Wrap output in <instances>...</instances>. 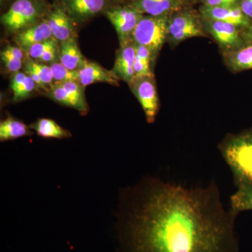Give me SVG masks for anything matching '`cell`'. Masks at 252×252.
Here are the masks:
<instances>
[{
  "instance_id": "6da1fadb",
  "label": "cell",
  "mask_w": 252,
  "mask_h": 252,
  "mask_svg": "<svg viewBox=\"0 0 252 252\" xmlns=\"http://www.w3.org/2000/svg\"><path fill=\"white\" fill-rule=\"evenodd\" d=\"M120 213L121 252H239L238 215L216 184L189 188L147 177L126 190Z\"/></svg>"
},
{
  "instance_id": "7a4b0ae2",
  "label": "cell",
  "mask_w": 252,
  "mask_h": 252,
  "mask_svg": "<svg viewBox=\"0 0 252 252\" xmlns=\"http://www.w3.org/2000/svg\"><path fill=\"white\" fill-rule=\"evenodd\" d=\"M219 149L233 175L235 185L252 183V127L230 134L219 144Z\"/></svg>"
},
{
  "instance_id": "3957f363",
  "label": "cell",
  "mask_w": 252,
  "mask_h": 252,
  "mask_svg": "<svg viewBox=\"0 0 252 252\" xmlns=\"http://www.w3.org/2000/svg\"><path fill=\"white\" fill-rule=\"evenodd\" d=\"M50 6L44 0H15L1 15V23L9 33H16L41 22Z\"/></svg>"
},
{
  "instance_id": "277c9868",
  "label": "cell",
  "mask_w": 252,
  "mask_h": 252,
  "mask_svg": "<svg viewBox=\"0 0 252 252\" xmlns=\"http://www.w3.org/2000/svg\"><path fill=\"white\" fill-rule=\"evenodd\" d=\"M169 16L144 15L132 33V41L147 48L155 60L166 42Z\"/></svg>"
},
{
  "instance_id": "5b68a950",
  "label": "cell",
  "mask_w": 252,
  "mask_h": 252,
  "mask_svg": "<svg viewBox=\"0 0 252 252\" xmlns=\"http://www.w3.org/2000/svg\"><path fill=\"white\" fill-rule=\"evenodd\" d=\"M206 35L203 19L193 10L185 6L169 16L166 42L171 47L190 38Z\"/></svg>"
},
{
  "instance_id": "8992f818",
  "label": "cell",
  "mask_w": 252,
  "mask_h": 252,
  "mask_svg": "<svg viewBox=\"0 0 252 252\" xmlns=\"http://www.w3.org/2000/svg\"><path fill=\"white\" fill-rule=\"evenodd\" d=\"M202 19L205 33L210 34L216 41L221 50L222 54L230 52L245 45L241 28L231 23L204 18Z\"/></svg>"
},
{
  "instance_id": "52a82bcc",
  "label": "cell",
  "mask_w": 252,
  "mask_h": 252,
  "mask_svg": "<svg viewBox=\"0 0 252 252\" xmlns=\"http://www.w3.org/2000/svg\"><path fill=\"white\" fill-rule=\"evenodd\" d=\"M105 15L117 31L120 45L132 40V33L144 16L130 4L107 8Z\"/></svg>"
},
{
  "instance_id": "ba28073f",
  "label": "cell",
  "mask_w": 252,
  "mask_h": 252,
  "mask_svg": "<svg viewBox=\"0 0 252 252\" xmlns=\"http://www.w3.org/2000/svg\"><path fill=\"white\" fill-rule=\"evenodd\" d=\"M129 86L142 106L147 122L153 124L160 108L154 77L134 78Z\"/></svg>"
},
{
  "instance_id": "9c48e42d",
  "label": "cell",
  "mask_w": 252,
  "mask_h": 252,
  "mask_svg": "<svg viewBox=\"0 0 252 252\" xmlns=\"http://www.w3.org/2000/svg\"><path fill=\"white\" fill-rule=\"evenodd\" d=\"M55 39L60 43L76 38L75 21L60 4L50 6L44 17Z\"/></svg>"
},
{
  "instance_id": "30bf717a",
  "label": "cell",
  "mask_w": 252,
  "mask_h": 252,
  "mask_svg": "<svg viewBox=\"0 0 252 252\" xmlns=\"http://www.w3.org/2000/svg\"><path fill=\"white\" fill-rule=\"evenodd\" d=\"M76 22L89 21L107 9V0H59Z\"/></svg>"
},
{
  "instance_id": "8fae6325",
  "label": "cell",
  "mask_w": 252,
  "mask_h": 252,
  "mask_svg": "<svg viewBox=\"0 0 252 252\" xmlns=\"http://www.w3.org/2000/svg\"><path fill=\"white\" fill-rule=\"evenodd\" d=\"M199 14L204 19L231 23L242 30L250 27L252 24L239 6L211 7L202 5L199 9Z\"/></svg>"
},
{
  "instance_id": "7c38bea8",
  "label": "cell",
  "mask_w": 252,
  "mask_h": 252,
  "mask_svg": "<svg viewBox=\"0 0 252 252\" xmlns=\"http://www.w3.org/2000/svg\"><path fill=\"white\" fill-rule=\"evenodd\" d=\"M135 53L136 44L132 40L120 45L112 70L119 80L125 81L128 85L135 78Z\"/></svg>"
},
{
  "instance_id": "4fadbf2b",
  "label": "cell",
  "mask_w": 252,
  "mask_h": 252,
  "mask_svg": "<svg viewBox=\"0 0 252 252\" xmlns=\"http://www.w3.org/2000/svg\"><path fill=\"white\" fill-rule=\"evenodd\" d=\"M143 15L170 16L185 7L182 0H132L130 4Z\"/></svg>"
},
{
  "instance_id": "5bb4252c",
  "label": "cell",
  "mask_w": 252,
  "mask_h": 252,
  "mask_svg": "<svg viewBox=\"0 0 252 252\" xmlns=\"http://www.w3.org/2000/svg\"><path fill=\"white\" fill-rule=\"evenodd\" d=\"M54 38L45 20L15 34L14 41L22 50L27 51L34 44Z\"/></svg>"
},
{
  "instance_id": "9a60e30c",
  "label": "cell",
  "mask_w": 252,
  "mask_h": 252,
  "mask_svg": "<svg viewBox=\"0 0 252 252\" xmlns=\"http://www.w3.org/2000/svg\"><path fill=\"white\" fill-rule=\"evenodd\" d=\"M78 72L79 82L84 87L99 82L119 86V80L112 71L104 69L96 63L88 61L86 65L82 69H79Z\"/></svg>"
},
{
  "instance_id": "2e32d148",
  "label": "cell",
  "mask_w": 252,
  "mask_h": 252,
  "mask_svg": "<svg viewBox=\"0 0 252 252\" xmlns=\"http://www.w3.org/2000/svg\"><path fill=\"white\" fill-rule=\"evenodd\" d=\"M59 62L73 71H79L88 63L81 54L76 38L60 43Z\"/></svg>"
},
{
  "instance_id": "e0dca14e",
  "label": "cell",
  "mask_w": 252,
  "mask_h": 252,
  "mask_svg": "<svg viewBox=\"0 0 252 252\" xmlns=\"http://www.w3.org/2000/svg\"><path fill=\"white\" fill-rule=\"evenodd\" d=\"M223 61L233 72L252 69V44H245L239 49L223 54Z\"/></svg>"
},
{
  "instance_id": "ac0fdd59",
  "label": "cell",
  "mask_w": 252,
  "mask_h": 252,
  "mask_svg": "<svg viewBox=\"0 0 252 252\" xmlns=\"http://www.w3.org/2000/svg\"><path fill=\"white\" fill-rule=\"evenodd\" d=\"M32 135L29 127L16 118L8 117L0 123V141L14 140Z\"/></svg>"
},
{
  "instance_id": "d6986e66",
  "label": "cell",
  "mask_w": 252,
  "mask_h": 252,
  "mask_svg": "<svg viewBox=\"0 0 252 252\" xmlns=\"http://www.w3.org/2000/svg\"><path fill=\"white\" fill-rule=\"evenodd\" d=\"M31 127L38 135L44 138L65 139L72 136L70 132L63 128L52 119L41 118L33 123Z\"/></svg>"
},
{
  "instance_id": "ffe728a7",
  "label": "cell",
  "mask_w": 252,
  "mask_h": 252,
  "mask_svg": "<svg viewBox=\"0 0 252 252\" xmlns=\"http://www.w3.org/2000/svg\"><path fill=\"white\" fill-rule=\"evenodd\" d=\"M156 60L145 46L136 44L134 72L135 78L154 77L153 66Z\"/></svg>"
},
{
  "instance_id": "44dd1931",
  "label": "cell",
  "mask_w": 252,
  "mask_h": 252,
  "mask_svg": "<svg viewBox=\"0 0 252 252\" xmlns=\"http://www.w3.org/2000/svg\"><path fill=\"white\" fill-rule=\"evenodd\" d=\"M229 208L237 215L252 210V183L237 187L236 191L230 197Z\"/></svg>"
},
{
  "instance_id": "7402d4cb",
  "label": "cell",
  "mask_w": 252,
  "mask_h": 252,
  "mask_svg": "<svg viewBox=\"0 0 252 252\" xmlns=\"http://www.w3.org/2000/svg\"><path fill=\"white\" fill-rule=\"evenodd\" d=\"M63 87L65 89L68 94L72 97L73 101L77 106L78 112L81 114H86L89 111V106L86 100L84 94V86L81 85L79 81H66L60 83Z\"/></svg>"
},
{
  "instance_id": "603a6c76",
  "label": "cell",
  "mask_w": 252,
  "mask_h": 252,
  "mask_svg": "<svg viewBox=\"0 0 252 252\" xmlns=\"http://www.w3.org/2000/svg\"><path fill=\"white\" fill-rule=\"evenodd\" d=\"M52 70L54 84L66 82V81H79L78 71L70 70L63 65L61 63H54L50 64Z\"/></svg>"
},
{
  "instance_id": "cb8c5ba5",
  "label": "cell",
  "mask_w": 252,
  "mask_h": 252,
  "mask_svg": "<svg viewBox=\"0 0 252 252\" xmlns=\"http://www.w3.org/2000/svg\"><path fill=\"white\" fill-rule=\"evenodd\" d=\"M49 97L55 102L65 107L77 109V106L65 89L61 84H54L51 86L49 92Z\"/></svg>"
},
{
  "instance_id": "d4e9b609",
  "label": "cell",
  "mask_w": 252,
  "mask_h": 252,
  "mask_svg": "<svg viewBox=\"0 0 252 252\" xmlns=\"http://www.w3.org/2000/svg\"><path fill=\"white\" fill-rule=\"evenodd\" d=\"M59 41L56 40L55 38H53V39H49V40L34 44V45L30 47L26 52L28 53V56L31 59L35 60V61L36 60L39 61L41 56L44 55L46 51L51 49V48L59 45Z\"/></svg>"
},
{
  "instance_id": "484cf974",
  "label": "cell",
  "mask_w": 252,
  "mask_h": 252,
  "mask_svg": "<svg viewBox=\"0 0 252 252\" xmlns=\"http://www.w3.org/2000/svg\"><path fill=\"white\" fill-rule=\"evenodd\" d=\"M36 84L32 78L27 74L26 81L16 92L14 93L12 100L14 102H19L29 97L30 94L35 89Z\"/></svg>"
},
{
  "instance_id": "4316f807",
  "label": "cell",
  "mask_w": 252,
  "mask_h": 252,
  "mask_svg": "<svg viewBox=\"0 0 252 252\" xmlns=\"http://www.w3.org/2000/svg\"><path fill=\"white\" fill-rule=\"evenodd\" d=\"M34 65L35 66L36 70L39 73L41 82H42L44 89H47L49 86V89L53 85L54 77H53L52 70L50 65H47L46 63L41 62H36L33 61Z\"/></svg>"
},
{
  "instance_id": "83f0119b",
  "label": "cell",
  "mask_w": 252,
  "mask_h": 252,
  "mask_svg": "<svg viewBox=\"0 0 252 252\" xmlns=\"http://www.w3.org/2000/svg\"><path fill=\"white\" fill-rule=\"evenodd\" d=\"M1 60L9 72H18L22 68V61L16 59L6 49L1 51Z\"/></svg>"
},
{
  "instance_id": "f1b7e54d",
  "label": "cell",
  "mask_w": 252,
  "mask_h": 252,
  "mask_svg": "<svg viewBox=\"0 0 252 252\" xmlns=\"http://www.w3.org/2000/svg\"><path fill=\"white\" fill-rule=\"evenodd\" d=\"M202 5L211 7L238 6L240 0H200Z\"/></svg>"
},
{
  "instance_id": "f546056e",
  "label": "cell",
  "mask_w": 252,
  "mask_h": 252,
  "mask_svg": "<svg viewBox=\"0 0 252 252\" xmlns=\"http://www.w3.org/2000/svg\"><path fill=\"white\" fill-rule=\"evenodd\" d=\"M25 73L26 74H28V76L32 78L33 80L35 81L36 86L39 88H42L44 89V86H43L42 82H41L40 77H39V73H38L37 70H36L35 66L34 65V63H33V61H28L26 64H25L24 68Z\"/></svg>"
},
{
  "instance_id": "4dcf8cb0",
  "label": "cell",
  "mask_w": 252,
  "mask_h": 252,
  "mask_svg": "<svg viewBox=\"0 0 252 252\" xmlns=\"http://www.w3.org/2000/svg\"><path fill=\"white\" fill-rule=\"evenodd\" d=\"M26 77H27V74L25 72L19 71V72L14 73L10 82V87L13 91V94L21 87L26 81Z\"/></svg>"
},
{
  "instance_id": "1f68e13d",
  "label": "cell",
  "mask_w": 252,
  "mask_h": 252,
  "mask_svg": "<svg viewBox=\"0 0 252 252\" xmlns=\"http://www.w3.org/2000/svg\"><path fill=\"white\" fill-rule=\"evenodd\" d=\"M238 6L243 14L252 23V0H240Z\"/></svg>"
},
{
  "instance_id": "d6a6232c",
  "label": "cell",
  "mask_w": 252,
  "mask_h": 252,
  "mask_svg": "<svg viewBox=\"0 0 252 252\" xmlns=\"http://www.w3.org/2000/svg\"><path fill=\"white\" fill-rule=\"evenodd\" d=\"M6 49H7L10 54L12 55L16 59L23 61L24 55H23L22 49H21V48L16 47V46H7Z\"/></svg>"
},
{
  "instance_id": "836d02e7",
  "label": "cell",
  "mask_w": 252,
  "mask_h": 252,
  "mask_svg": "<svg viewBox=\"0 0 252 252\" xmlns=\"http://www.w3.org/2000/svg\"><path fill=\"white\" fill-rule=\"evenodd\" d=\"M242 36L245 44H252V24L242 31Z\"/></svg>"
},
{
  "instance_id": "e575fe53",
  "label": "cell",
  "mask_w": 252,
  "mask_h": 252,
  "mask_svg": "<svg viewBox=\"0 0 252 252\" xmlns=\"http://www.w3.org/2000/svg\"><path fill=\"white\" fill-rule=\"evenodd\" d=\"M182 1H183L184 2H185V4L187 5L189 3L194 2V1H196V0H182Z\"/></svg>"
},
{
  "instance_id": "d590c367",
  "label": "cell",
  "mask_w": 252,
  "mask_h": 252,
  "mask_svg": "<svg viewBox=\"0 0 252 252\" xmlns=\"http://www.w3.org/2000/svg\"><path fill=\"white\" fill-rule=\"evenodd\" d=\"M10 0H0V4H1V6H4L5 4L9 1Z\"/></svg>"
},
{
  "instance_id": "8d00e7d4",
  "label": "cell",
  "mask_w": 252,
  "mask_h": 252,
  "mask_svg": "<svg viewBox=\"0 0 252 252\" xmlns=\"http://www.w3.org/2000/svg\"><path fill=\"white\" fill-rule=\"evenodd\" d=\"M114 1H123L124 0H113Z\"/></svg>"
}]
</instances>
